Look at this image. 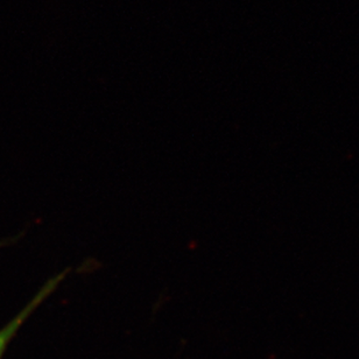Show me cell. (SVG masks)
I'll use <instances>...</instances> for the list:
<instances>
[{"mask_svg":"<svg viewBox=\"0 0 359 359\" xmlns=\"http://www.w3.org/2000/svg\"><path fill=\"white\" fill-rule=\"evenodd\" d=\"M68 271L69 269H66L62 273H60L59 276H56L55 278L47 281L45 286L42 287V290L39 292L38 295L31 301V304H28L27 307L25 308L24 311H21L20 314L18 315L17 318H14L11 323H8L3 330H0V358L3 356V353L6 349L7 344L10 342L11 339L13 337L18 329L20 328L22 322L29 316V314L34 311L35 308L38 307L39 304H41L42 300H45V297H48L49 294L55 290L57 285L61 283V280L66 276Z\"/></svg>","mask_w":359,"mask_h":359,"instance_id":"6da1fadb","label":"cell"}]
</instances>
